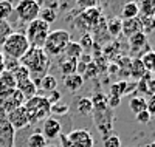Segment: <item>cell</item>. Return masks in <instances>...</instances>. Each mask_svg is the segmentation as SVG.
I'll return each instance as SVG.
<instances>
[{
	"instance_id": "24",
	"label": "cell",
	"mask_w": 155,
	"mask_h": 147,
	"mask_svg": "<svg viewBox=\"0 0 155 147\" xmlns=\"http://www.w3.org/2000/svg\"><path fill=\"white\" fill-rule=\"evenodd\" d=\"M129 109L132 110L134 115H138L141 112L147 110V104H146V99L143 96H134L130 101H129Z\"/></svg>"
},
{
	"instance_id": "35",
	"label": "cell",
	"mask_w": 155,
	"mask_h": 147,
	"mask_svg": "<svg viewBox=\"0 0 155 147\" xmlns=\"http://www.w3.org/2000/svg\"><path fill=\"white\" fill-rule=\"evenodd\" d=\"M12 33V26L8 23V20H0V48L5 44V41Z\"/></svg>"
},
{
	"instance_id": "29",
	"label": "cell",
	"mask_w": 155,
	"mask_h": 147,
	"mask_svg": "<svg viewBox=\"0 0 155 147\" xmlns=\"http://www.w3.org/2000/svg\"><path fill=\"white\" fill-rule=\"evenodd\" d=\"M76 70H78V60L76 59H64L61 62V71L64 76L74 74Z\"/></svg>"
},
{
	"instance_id": "10",
	"label": "cell",
	"mask_w": 155,
	"mask_h": 147,
	"mask_svg": "<svg viewBox=\"0 0 155 147\" xmlns=\"http://www.w3.org/2000/svg\"><path fill=\"white\" fill-rule=\"evenodd\" d=\"M67 138H68L70 147H93L95 145V139L92 136V133L85 129L71 130L67 135Z\"/></svg>"
},
{
	"instance_id": "27",
	"label": "cell",
	"mask_w": 155,
	"mask_h": 147,
	"mask_svg": "<svg viewBox=\"0 0 155 147\" xmlns=\"http://www.w3.org/2000/svg\"><path fill=\"white\" fill-rule=\"evenodd\" d=\"M48 144V139L42 135V133H31L27 139V147H47Z\"/></svg>"
},
{
	"instance_id": "48",
	"label": "cell",
	"mask_w": 155,
	"mask_h": 147,
	"mask_svg": "<svg viewBox=\"0 0 155 147\" xmlns=\"http://www.w3.org/2000/svg\"><path fill=\"white\" fill-rule=\"evenodd\" d=\"M3 71H5V56L0 51V73H3Z\"/></svg>"
},
{
	"instance_id": "16",
	"label": "cell",
	"mask_w": 155,
	"mask_h": 147,
	"mask_svg": "<svg viewBox=\"0 0 155 147\" xmlns=\"http://www.w3.org/2000/svg\"><path fill=\"white\" fill-rule=\"evenodd\" d=\"M129 47L132 53H141V50H147V36L144 33H137L129 37Z\"/></svg>"
},
{
	"instance_id": "17",
	"label": "cell",
	"mask_w": 155,
	"mask_h": 147,
	"mask_svg": "<svg viewBox=\"0 0 155 147\" xmlns=\"http://www.w3.org/2000/svg\"><path fill=\"white\" fill-rule=\"evenodd\" d=\"M64 85L70 93H76L82 85H84V77L81 74H70V76H64Z\"/></svg>"
},
{
	"instance_id": "50",
	"label": "cell",
	"mask_w": 155,
	"mask_h": 147,
	"mask_svg": "<svg viewBox=\"0 0 155 147\" xmlns=\"http://www.w3.org/2000/svg\"><path fill=\"white\" fill-rule=\"evenodd\" d=\"M47 147H56L54 144H47Z\"/></svg>"
},
{
	"instance_id": "13",
	"label": "cell",
	"mask_w": 155,
	"mask_h": 147,
	"mask_svg": "<svg viewBox=\"0 0 155 147\" xmlns=\"http://www.w3.org/2000/svg\"><path fill=\"white\" fill-rule=\"evenodd\" d=\"M62 132V124L58 121L56 118H51L48 116L45 121H44V126H42V135L47 138V139H56Z\"/></svg>"
},
{
	"instance_id": "19",
	"label": "cell",
	"mask_w": 155,
	"mask_h": 147,
	"mask_svg": "<svg viewBox=\"0 0 155 147\" xmlns=\"http://www.w3.org/2000/svg\"><path fill=\"white\" fill-rule=\"evenodd\" d=\"M76 112L79 113L81 116H88L93 113V102H92V98H87V96H82L76 101Z\"/></svg>"
},
{
	"instance_id": "52",
	"label": "cell",
	"mask_w": 155,
	"mask_h": 147,
	"mask_svg": "<svg viewBox=\"0 0 155 147\" xmlns=\"http://www.w3.org/2000/svg\"><path fill=\"white\" fill-rule=\"evenodd\" d=\"M153 20H155V14H153Z\"/></svg>"
},
{
	"instance_id": "15",
	"label": "cell",
	"mask_w": 155,
	"mask_h": 147,
	"mask_svg": "<svg viewBox=\"0 0 155 147\" xmlns=\"http://www.w3.org/2000/svg\"><path fill=\"white\" fill-rule=\"evenodd\" d=\"M16 88L22 93V96L25 98V101L31 99L33 96L37 95V87L34 85V82H33L31 77L25 79V81H22V82H17V84H16Z\"/></svg>"
},
{
	"instance_id": "46",
	"label": "cell",
	"mask_w": 155,
	"mask_h": 147,
	"mask_svg": "<svg viewBox=\"0 0 155 147\" xmlns=\"http://www.w3.org/2000/svg\"><path fill=\"white\" fill-rule=\"evenodd\" d=\"M58 138L61 139V147H70V142H68L67 135H59Z\"/></svg>"
},
{
	"instance_id": "7",
	"label": "cell",
	"mask_w": 155,
	"mask_h": 147,
	"mask_svg": "<svg viewBox=\"0 0 155 147\" xmlns=\"http://www.w3.org/2000/svg\"><path fill=\"white\" fill-rule=\"evenodd\" d=\"M25 104V98L22 96V93L17 88L8 90L5 93H0V110L3 112V115L12 112L17 107Z\"/></svg>"
},
{
	"instance_id": "28",
	"label": "cell",
	"mask_w": 155,
	"mask_h": 147,
	"mask_svg": "<svg viewBox=\"0 0 155 147\" xmlns=\"http://www.w3.org/2000/svg\"><path fill=\"white\" fill-rule=\"evenodd\" d=\"M138 9H140V16L153 17V14H155V0H141V2L138 3Z\"/></svg>"
},
{
	"instance_id": "9",
	"label": "cell",
	"mask_w": 155,
	"mask_h": 147,
	"mask_svg": "<svg viewBox=\"0 0 155 147\" xmlns=\"http://www.w3.org/2000/svg\"><path fill=\"white\" fill-rule=\"evenodd\" d=\"M102 11L95 6V8H87V9H82V12L79 14V25L82 26L84 30L87 31H92L93 28L102 22Z\"/></svg>"
},
{
	"instance_id": "45",
	"label": "cell",
	"mask_w": 155,
	"mask_h": 147,
	"mask_svg": "<svg viewBox=\"0 0 155 147\" xmlns=\"http://www.w3.org/2000/svg\"><path fill=\"white\" fill-rule=\"evenodd\" d=\"M146 104H147V112H149L152 116H155V93L150 96L149 101H146Z\"/></svg>"
},
{
	"instance_id": "6",
	"label": "cell",
	"mask_w": 155,
	"mask_h": 147,
	"mask_svg": "<svg viewBox=\"0 0 155 147\" xmlns=\"http://www.w3.org/2000/svg\"><path fill=\"white\" fill-rule=\"evenodd\" d=\"M39 11H41V5L37 0H20L16 5V14L25 23L36 20L39 17Z\"/></svg>"
},
{
	"instance_id": "44",
	"label": "cell",
	"mask_w": 155,
	"mask_h": 147,
	"mask_svg": "<svg viewBox=\"0 0 155 147\" xmlns=\"http://www.w3.org/2000/svg\"><path fill=\"white\" fill-rule=\"evenodd\" d=\"M17 65H20V62L19 60H16V59H9V57H5V71H12L16 68Z\"/></svg>"
},
{
	"instance_id": "4",
	"label": "cell",
	"mask_w": 155,
	"mask_h": 147,
	"mask_svg": "<svg viewBox=\"0 0 155 147\" xmlns=\"http://www.w3.org/2000/svg\"><path fill=\"white\" fill-rule=\"evenodd\" d=\"M71 41V36L68 31L65 30H54L50 31L45 44H44V51L47 53V56H59L64 53L65 47L68 45V42Z\"/></svg>"
},
{
	"instance_id": "23",
	"label": "cell",
	"mask_w": 155,
	"mask_h": 147,
	"mask_svg": "<svg viewBox=\"0 0 155 147\" xmlns=\"http://www.w3.org/2000/svg\"><path fill=\"white\" fill-rule=\"evenodd\" d=\"M12 88H16V81L12 77V74L9 71L0 73V93H5Z\"/></svg>"
},
{
	"instance_id": "31",
	"label": "cell",
	"mask_w": 155,
	"mask_h": 147,
	"mask_svg": "<svg viewBox=\"0 0 155 147\" xmlns=\"http://www.w3.org/2000/svg\"><path fill=\"white\" fill-rule=\"evenodd\" d=\"M11 74H12V77H14L16 84L22 82V81H25V79L30 77V71L27 70V67H23V65H17L16 68L11 71Z\"/></svg>"
},
{
	"instance_id": "25",
	"label": "cell",
	"mask_w": 155,
	"mask_h": 147,
	"mask_svg": "<svg viewBox=\"0 0 155 147\" xmlns=\"http://www.w3.org/2000/svg\"><path fill=\"white\" fill-rule=\"evenodd\" d=\"M140 59L147 73H155V51H152V50L146 51Z\"/></svg>"
},
{
	"instance_id": "2",
	"label": "cell",
	"mask_w": 155,
	"mask_h": 147,
	"mask_svg": "<svg viewBox=\"0 0 155 147\" xmlns=\"http://www.w3.org/2000/svg\"><path fill=\"white\" fill-rule=\"evenodd\" d=\"M30 50V42L27 36L23 33H14L12 31L9 34V37L5 41V44L2 45V54L5 57L9 59H16L20 60V57Z\"/></svg>"
},
{
	"instance_id": "8",
	"label": "cell",
	"mask_w": 155,
	"mask_h": 147,
	"mask_svg": "<svg viewBox=\"0 0 155 147\" xmlns=\"http://www.w3.org/2000/svg\"><path fill=\"white\" fill-rule=\"evenodd\" d=\"M93 121L99 130V133L102 135V138H106L109 135H112V129H113V112L112 109H104V110H93Z\"/></svg>"
},
{
	"instance_id": "1",
	"label": "cell",
	"mask_w": 155,
	"mask_h": 147,
	"mask_svg": "<svg viewBox=\"0 0 155 147\" xmlns=\"http://www.w3.org/2000/svg\"><path fill=\"white\" fill-rule=\"evenodd\" d=\"M20 65L27 67V70L30 71V77L33 76V79H41L42 76L48 74V68H50V56H47V53L42 48H36V47H30V50L25 53L20 57Z\"/></svg>"
},
{
	"instance_id": "21",
	"label": "cell",
	"mask_w": 155,
	"mask_h": 147,
	"mask_svg": "<svg viewBox=\"0 0 155 147\" xmlns=\"http://www.w3.org/2000/svg\"><path fill=\"white\" fill-rule=\"evenodd\" d=\"M58 88V79L53 76V74H45L42 76L41 79H39V90H42V91H53Z\"/></svg>"
},
{
	"instance_id": "51",
	"label": "cell",
	"mask_w": 155,
	"mask_h": 147,
	"mask_svg": "<svg viewBox=\"0 0 155 147\" xmlns=\"http://www.w3.org/2000/svg\"><path fill=\"white\" fill-rule=\"evenodd\" d=\"M149 147H155V141H153V142H152V144H150Z\"/></svg>"
},
{
	"instance_id": "5",
	"label": "cell",
	"mask_w": 155,
	"mask_h": 147,
	"mask_svg": "<svg viewBox=\"0 0 155 147\" xmlns=\"http://www.w3.org/2000/svg\"><path fill=\"white\" fill-rule=\"evenodd\" d=\"M51 31V25L45 23L41 19H36L33 22L28 23L27 26V33H23L27 36L30 47H36V48H44L45 39L48 36V33Z\"/></svg>"
},
{
	"instance_id": "11",
	"label": "cell",
	"mask_w": 155,
	"mask_h": 147,
	"mask_svg": "<svg viewBox=\"0 0 155 147\" xmlns=\"http://www.w3.org/2000/svg\"><path fill=\"white\" fill-rule=\"evenodd\" d=\"M5 116H6V121L9 122V126L14 130H22V129L30 126V116H28V113H27L23 105H20V107H17V109H14L12 112L6 113Z\"/></svg>"
},
{
	"instance_id": "30",
	"label": "cell",
	"mask_w": 155,
	"mask_h": 147,
	"mask_svg": "<svg viewBox=\"0 0 155 147\" xmlns=\"http://www.w3.org/2000/svg\"><path fill=\"white\" fill-rule=\"evenodd\" d=\"M56 17H58L56 11L45 6V8H41V11H39V17H37V19H41V20H44L45 23L51 25V23L56 20Z\"/></svg>"
},
{
	"instance_id": "18",
	"label": "cell",
	"mask_w": 155,
	"mask_h": 147,
	"mask_svg": "<svg viewBox=\"0 0 155 147\" xmlns=\"http://www.w3.org/2000/svg\"><path fill=\"white\" fill-rule=\"evenodd\" d=\"M121 26H123L121 17L112 16L106 20V28H107V33L110 34V37H118L121 34Z\"/></svg>"
},
{
	"instance_id": "38",
	"label": "cell",
	"mask_w": 155,
	"mask_h": 147,
	"mask_svg": "<svg viewBox=\"0 0 155 147\" xmlns=\"http://www.w3.org/2000/svg\"><path fill=\"white\" fill-rule=\"evenodd\" d=\"M98 74H99L98 65L95 64V60H92L90 64H87V67H85V70H84L82 77H84V79H85V77H88V79H93V77H96Z\"/></svg>"
},
{
	"instance_id": "12",
	"label": "cell",
	"mask_w": 155,
	"mask_h": 147,
	"mask_svg": "<svg viewBox=\"0 0 155 147\" xmlns=\"http://www.w3.org/2000/svg\"><path fill=\"white\" fill-rule=\"evenodd\" d=\"M0 147H14V129L6 121V116L0 118Z\"/></svg>"
},
{
	"instance_id": "14",
	"label": "cell",
	"mask_w": 155,
	"mask_h": 147,
	"mask_svg": "<svg viewBox=\"0 0 155 147\" xmlns=\"http://www.w3.org/2000/svg\"><path fill=\"white\" fill-rule=\"evenodd\" d=\"M137 33H143L141 28V20L140 17H134V19H123V26H121V34H124L127 39L137 34Z\"/></svg>"
},
{
	"instance_id": "22",
	"label": "cell",
	"mask_w": 155,
	"mask_h": 147,
	"mask_svg": "<svg viewBox=\"0 0 155 147\" xmlns=\"http://www.w3.org/2000/svg\"><path fill=\"white\" fill-rule=\"evenodd\" d=\"M64 54H65V59H79L82 54H84V51L81 48V45L78 44V42H68V45L65 47V50H64Z\"/></svg>"
},
{
	"instance_id": "41",
	"label": "cell",
	"mask_w": 155,
	"mask_h": 147,
	"mask_svg": "<svg viewBox=\"0 0 155 147\" xmlns=\"http://www.w3.org/2000/svg\"><path fill=\"white\" fill-rule=\"evenodd\" d=\"M135 118H137V121L140 122V124H143V126H146V124H149L150 121H152V115L147 112V110H144V112H141V113H138V115H135Z\"/></svg>"
},
{
	"instance_id": "47",
	"label": "cell",
	"mask_w": 155,
	"mask_h": 147,
	"mask_svg": "<svg viewBox=\"0 0 155 147\" xmlns=\"http://www.w3.org/2000/svg\"><path fill=\"white\" fill-rule=\"evenodd\" d=\"M44 2L47 3V8L56 9V8H58V3H59V0H44Z\"/></svg>"
},
{
	"instance_id": "42",
	"label": "cell",
	"mask_w": 155,
	"mask_h": 147,
	"mask_svg": "<svg viewBox=\"0 0 155 147\" xmlns=\"http://www.w3.org/2000/svg\"><path fill=\"white\" fill-rule=\"evenodd\" d=\"M121 104V98L120 96H116V95H112V93H110V95L107 96V107H109V109H116V107H118Z\"/></svg>"
},
{
	"instance_id": "39",
	"label": "cell",
	"mask_w": 155,
	"mask_h": 147,
	"mask_svg": "<svg viewBox=\"0 0 155 147\" xmlns=\"http://www.w3.org/2000/svg\"><path fill=\"white\" fill-rule=\"evenodd\" d=\"M102 145H104V147H121V139L112 133V135H109V136L104 138Z\"/></svg>"
},
{
	"instance_id": "26",
	"label": "cell",
	"mask_w": 155,
	"mask_h": 147,
	"mask_svg": "<svg viewBox=\"0 0 155 147\" xmlns=\"http://www.w3.org/2000/svg\"><path fill=\"white\" fill-rule=\"evenodd\" d=\"M140 16V9H138V3L137 2H127L123 6L121 11V17L123 19H134Z\"/></svg>"
},
{
	"instance_id": "3",
	"label": "cell",
	"mask_w": 155,
	"mask_h": 147,
	"mask_svg": "<svg viewBox=\"0 0 155 147\" xmlns=\"http://www.w3.org/2000/svg\"><path fill=\"white\" fill-rule=\"evenodd\" d=\"M25 110L30 116V124H36L39 121H45L51 115L50 113V102L47 101L45 96H33L31 99H27L23 104Z\"/></svg>"
},
{
	"instance_id": "34",
	"label": "cell",
	"mask_w": 155,
	"mask_h": 147,
	"mask_svg": "<svg viewBox=\"0 0 155 147\" xmlns=\"http://www.w3.org/2000/svg\"><path fill=\"white\" fill-rule=\"evenodd\" d=\"M129 88H130V85H129L126 81H120V82L112 85V95H116V96L123 98L124 95L129 93Z\"/></svg>"
},
{
	"instance_id": "40",
	"label": "cell",
	"mask_w": 155,
	"mask_h": 147,
	"mask_svg": "<svg viewBox=\"0 0 155 147\" xmlns=\"http://www.w3.org/2000/svg\"><path fill=\"white\" fill-rule=\"evenodd\" d=\"M45 98H47V101L50 102V105H53V104H56V102H61V99H62V93L56 88V90H53V91H50Z\"/></svg>"
},
{
	"instance_id": "36",
	"label": "cell",
	"mask_w": 155,
	"mask_h": 147,
	"mask_svg": "<svg viewBox=\"0 0 155 147\" xmlns=\"http://www.w3.org/2000/svg\"><path fill=\"white\" fill-rule=\"evenodd\" d=\"M138 17L141 20V28H143V33L146 36L155 30V20H153V17H147V16H138Z\"/></svg>"
},
{
	"instance_id": "43",
	"label": "cell",
	"mask_w": 155,
	"mask_h": 147,
	"mask_svg": "<svg viewBox=\"0 0 155 147\" xmlns=\"http://www.w3.org/2000/svg\"><path fill=\"white\" fill-rule=\"evenodd\" d=\"M76 3L79 5L82 9H87V8H95V6H98L99 0H76Z\"/></svg>"
},
{
	"instance_id": "37",
	"label": "cell",
	"mask_w": 155,
	"mask_h": 147,
	"mask_svg": "<svg viewBox=\"0 0 155 147\" xmlns=\"http://www.w3.org/2000/svg\"><path fill=\"white\" fill-rule=\"evenodd\" d=\"M81 45V48H82V51H90L93 48V45H95V41H93V36L92 34H88V33H85L82 37H81V41L78 42Z\"/></svg>"
},
{
	"instance_id": "33",
	"label": "cell",
	"mask_w": 155,
	"mask_h": 147,
	"mask_svg": "<svg viewBox=\"0 0 155 147\" xmlns=\"http://www.w3.org/2000/svg\"><path fill=\"white\" fill-rule=\"evenodd\" d=\"M12 11H14V6L9 0H0V20H6Z\"/></svg>"
},
{
	"instance_id": "32",
	"label": "cell",
	"mask_w": 155,
	"mask_h": 147,
	"mask_svg": "<svg viewBox=\"0 0 155 147\" xmlns=\"http://www.w3.org/2000/svg\"><path fill=\"white\" fill-rule=\"evenodd\" d=\"M70 112V105L65 102H56L53 105H50V113H53L54 116H64Z\"/></svg>"
},
{
	"instance_id": "20",
	"label": "cell",
	"mask_w": 155,
	"mask_h": 147,
	"mask_svg": "<svg viewBox=\"0 0 155 147\" xmlns=\"http://www.w3.org/2000/svg\"><path fill=\"white\" fill-rule=\"evenodd\" d=\"M129 70H130V76L134 79H138V81H141V79L147 74L143 64H141V59H132L130 64H129Z\"/></svg>"
},
{
	"instance_id": "49",
	"label": "cell",
	"mask_w": 155,
	"mask_h": 147,
	"mask_svg": "<svg viewBox=\"0 0 155 147\" xmlns=\"http://www.w3.org/2000/svg\"><path fill=\"white\" fill-rule=\"evenodd\" d=\"M109 71H110V73H116V71H118V65H116V64L109 65Z\"/></svg>"
}]
</instances>
